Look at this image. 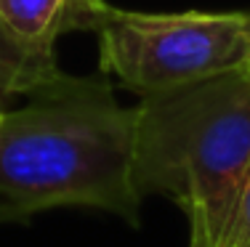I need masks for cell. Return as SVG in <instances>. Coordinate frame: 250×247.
Instances as JSON below:
<instances>
[{"mask_svg":"<svg viewBox=\"0 0 250 247\" xmlns=\"http://www.w3.org/2000/svg\"><path fill=\"white\" fill-rule=\"evenodd\" d=\"M0 117H3V104H0Z\"/></svg>","mask_w":250,"mask_h":247,"instance_id":"obj_8","label":"cell"},{"mask_svg":"<svg viewBox=\"0 0 250 247\" xmlns=\"http://www.w3.org/2000/svg\"><path fill=\"white\" fill-rule=\"evenodd\" d=\"M221 247H250V168L245 173V181H242L240 197H237Z\"/></svg>","mask_w":250,"mask_h":247,"instance_id":"obj_6","label":"cell"},{"mask_svg":"<svg viewBox=\"0 0 250 247\" xmlns=\"http://www.w3.org/2000/svg\"><path fill=\"white\" fill-rule=\"evenodd\" d=\"M189 247H213V242L208 239L205 226L197 218H189Z\"/></svg>","mask_w":250,"mask_h":247,"instance_id":"obj_7","label":"cell"},{"mask_svg":"<svg viewBox=\"0 0 250 247\" xmlns=\"http://www.w3.org/2000/svg\"><path fill=\"white\" fill-rule=\"evenodd\" d=\"M104 0H0V29L32 56L53 58L62 32H93Z\"/></svg>","mask_w":250,"mask_h":247,"instance_id":"obj_4","label":"cell"},{"mask_svg":"<svg viewBox=\"0 0 250 247\" xmlns=\"http://www.w3.org/2000/svg\"><path fill=\"white\" fill-rule=\"evenodd\" d=\"M0 117V197L19 215L62 205L139 218L133 184L136 109L101 75L59 72Z\"/></svg>","mask_w":250,"mask_h":247,"instance_id":"obj_1","label":"cell"},{"mask_svg":"<svg viewBox=\"0 0 250 247\" xmlns=\"http://www.w3.org/2000/svg\"><path fill=\"white\" fill-rule=\"evenodd\" d=\"M59 72L62 69L56 67V58L32 56L0 29V104L5 96H16V93L27 96L38 85L53 80Z\"/></svg>","mask_w":250,"mask_h":247,"instance_id":"obj_5","label":"cell"},{"mask_svg":"<svg viewBox=\"0 0 250 247\" xmlns=\"http://www.w3.org/2000/svg\"><path fill=\"white\" fill-rule=\"evenodd\" d=\"M101 72L149 96L221 77L250 75V14H139L104 3L96 14Z\"/></svg>","mask_w":250,"mask_h":247,"instance_id":"obj_3","label":"cell"},{"mask_svg":"<svg viewBox=\"0 0 250 247\" xmlns=\"http://www.w3.org/2000/svg\"><path fill=\"white\" fill-rule=\"evenodd\" d=\"M250 168V75L149 93L136 107L133 184L197 218L221 247Z\"/></svg>","mask_w":250,"mask_h":247,"instance_id":"obj_2","label":"cell"},{"mask_svg":"<svg viewBox=\"0 0 250 247\" xmlns=\"http://www.w3.org/2000/svg\"><path fill=\"white\" fill-rule=\"evenodd\" d=\"M0 213H3V210H0Z\"/></svg>","mask_w":250,"mask_h":247,"instance_id":"obj_9","label":"cell"}]
</instances>
